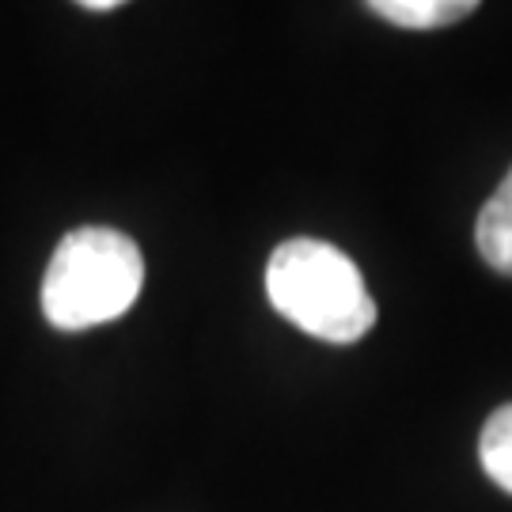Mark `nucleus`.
I'll list each match as a JSON object with an SVG mask.
<instances>
[{
	"label": "nucleus",
	"instance_id": "obj_1",
	"mask_svg": "<svg viewBox=\"0 0 512 512\" xmlns=\"http://www.w3.org/2000/svg\"><path fill=\"white\" fill-rule=\"evenodd\" d=\"M266 293L293 327L304 334L349 346L376 327V300L357 262L323 239H289L266 266Z\"/></svg>",
	"mask_w": 512,
	"mask_h": 512
},
{
	"label": "nucleus",
	"instance_id": "obj_2",
	"mask_svg": "<svg viewBox=\"0 0 512 512\" xmlns=\"http://www.w3.org/2000/svg\"><path fill=\"white\" fill-rule=\"evenodd\" d=\"M145 285L141 247L118 228H76L42 277V311L57 330H88L126 315Z\"/></svg>",
	"mask_w": 512,
	"mask_h": 512
},
{
	"label": "nucleus",
	"instance_id": "obj_3",
	"mask_svg": "<svg viewBox=\"0 0 512 512\" xmlns=\"http://www.w3.org/2000/svg\"><path fill=\"white\" fill-rule=\"evenodd\" d=\"M475 243L478 255L486 258V266L497 274L512 277V167L509 175L501 179L490 202L482 205L475 224Z\"/></svg>",
	"mask_w": 512,
	"mask_h": 512
},
{
	"label": "nucleus",
	"instance_id": "obj_4",
	"mask_svg": "<svg viewBox=\"0 0 512 512\" xmlns=\"http://www.w3.org/2000/svg\"><path fill=\"white\" fill-rule=\"evenodd\" d=\"M475 0H372L368 12L410 31H437L475 12Z\"/></svg>",
	"mask_w": 512,
	"mask_h": 512
},
{
	"label": "nucleus",
	"instance_id": "obj_5",
	"mask_svg": "<svg viewBox=\"0 0 512 512\" xmlns=\"http://www.w3.org/2000/svg\"><path fill=\"white\" fill-rule=\"evenodd\" d=\"M478 459H482L486 475L494 478L505 494H512V403L497 406L486 418L482 437H478Z\"/></svg>",
	"mask_w": 512,
	"mask_h": 512
},
{
	"label": "nucleus",
	"instance_id": "obj_6",
	"mask_svg": "<svg viewBox=\"0 0 512 512\" xmlns=\"http://www.w3.org/2000/svg\"><path fill=\"white\" fill-rule=\"evenodd\" d=\"M80 8H84V12H114V8H122V4H118V0H84Z\"/></svg>",
	"mask_w": 512,
	"mask_h": 512
}]
</instances>
